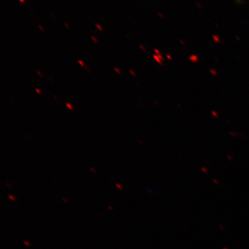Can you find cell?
<instances>
[{"mask_svg":"<svg viewBox=\"0 0 249 249\" xmlns=\"http://www.w3.org/2000/svg\"><path fill=\"white\" fill-rule=\"evenodd\" d=\"M96 29H98V31H103V28L102 27V25H101V24H96Z\"/></svg>","mask_w":249,"mask_h":249,"instance_id":"obj_1","label":"cell"},{"mask_svg":"<svg viewBox=\"0 0 249 249\" xmlns=\"http://www.w3.org/2000/svg\"><path fill=\"white\" fill-rule=\"evenodd\" d=\"M64 25H65V27H66L67 29H69L70 28V25H69V24L67 22H64Z\"/></svg>","mask_w":249,"mask_h":249,"instance_id":"obj_3","label":"cell"},{"mask_svg":"<svg viewBox=\"0 0 249 249\" xmlns=\"http://www.w3.org/2000/svg\"><path fill=\"white\" fill-rule=\"evenodd\" d=\"M91 40H92L93 42H95V43H98L97 38H96V37H95V36H91Z\"/></svg>","mask_w":249,"mask_h":249,"instance_id":"obj_2","label":"cell"}]
</instances>
